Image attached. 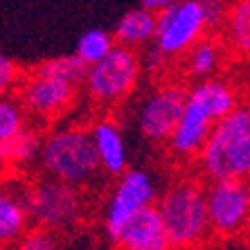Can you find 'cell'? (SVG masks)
<instances>
[{
    "label": "cell",
    "instance_id": "cell-6",
    "mask_svg": "<svg viewBox=\"0 0 250 250\" xmlns=\"http://www.w3.org/2000/svg\"><path fill=\"white\" fill-rule=\"evenodd\" d=\"M25 208L36 226L50 230L68 228L82 214V189L47 176L25 192Z\"/></svg>",
    "mask_w": 250,
    "mask_h": 250
},
{
    "label": "cell",
    "instance_id": "cell-21",
    "mask_svg": "<svg viewBox=\"0 0 250 250\" xmlns=\"http://www.w3.org/2000/svg\"><path fill=\"white\" fill-rule=\"evenodd\" d=\"M113 45H115V39L108 32H104V29H88L86 34H82L79 43H77L75 54L90 65L95 61H99L102 57H106L111 52Z\"/></svg>",
    "mask_w": 250,
    "mask_h": 250
},
{
    "label": "cell",
    "instance_id": "cell-13",
    "mask_svg": "<svg viewBox=\"0 0 250 250\" xmlns=\"http://www.w3.org/2000/svg\"><path fill=\"white\" fill-rule=\"evenodd\" d=\"M90 138H93L95 151L99 158V167L102 174L108 178H117L126 169V146H124L122 131L113 122L111 117H104L93 124L90 128Z\"/></svg>",
    "mask_w": 250,
    "mask_h": 250
},
{
    "label": "cell",
    "instance_id": "cell-24",
    "mask_svg": "<svg viewBox=\"0 0 250 250\" xmlns=\"http://www.w3.org/2000/svg\"><path fill=\"white\" fill-rule=\"evenodd\" d=\"M18 246L23 250H54L59 246V241H57L54 230L36 226L34 230H29V232H25L23 237H21Z\"/></svg>",
    "mask_w": 250,
    "mask_h": 250
},
{
    "label": "cell",
    "instance_id": "cell-5",
    "mask_svg": "<svg viewBox=\"0 0 250 250\" xmlns=\"http://www.w3.org/2000/svg\"><path fill=\"white\" fill-rule=\"evenodd\" d=\"M209 234L232 239L250 230V181L226 178L205 185Z\"/></svg>",
    "mask_w": 250,
    "mask_h": 250
},
{
    "label": "cell",
    "instance_id": "cell-14",
    "mask_svg": "<svg viewBox=\"0 0 250 250\" xmlns=\"http://www.w3.org/2000/svg\"><path fill=\"white\" fill-rule=\"evenodd\" d=\"M187 97L194 99L214 122L239 104L237 90L221 79H198L196 86L187 90Z\"/></svg>",
    "mask_w": 250,
    "mask_h": 250
},
{
    "label": "cell",
    "instance_id": "cell-20",
    "mask_svg": "<svg viewBox=\"0 0 250 250\" xmlns=\"http://www.w3.org/2000/svg\"><path fill=\"white\" fill-rule=\"evenodd\" d=\"M36 72L52 75V77H59V79H65V82L75 83V86H82L83 79H86V72H88V63L82 61L77 54H65V57L47 59V61L39 63L36 65Z\"/></svg>",
    "mask_w": 250,
    "mask_h": 250
},
{
    "label": "cell",
    "instance_id": "cell-3",
    "mask_svg": "<svg viewBox=\"0 0 250 250\" xmlns=\"http://www.w3.org/2000/svg\"><path fill=\"white\" fill-rule=\"evenodd\" d=\"M169 248H194L208 241L209 223L205 208V185L192 178L169 185L156 198Z\"/></svg>",
    "mask_w": 250,
    "mask_h": 250
},
{
    "label": "cell",
    "instance_id": "cell-7",
    "mask_svg": "<svg viewBox=\"0 0 250 250\" xmlns=\"http://www.w3.org/2000/svg\"><path fill=\"white\" fill-rule=\"evenodd\" d=\"M158 187L153 176L145 169H124L117 176L115 189L111 192L104 208V234L108 241H113L117 230L128 216H133L138 209L156 203Z\"/></svg>",
    "mask_w": 250,
    "mask_h": 250
},
{
    "label": "cell",
    "instance_id": "cell-2",
    "mask_svg": "<svg viewBox=\"0 0 250 250\" xmlns=\"http://www.w3.org/2000/svg\"><path fill=\"white\" fill-rule=\"evenodd\" d=\"M39 158L45 176L79 189L90 187L102 178V167L90 138V128L68 126L52 131L45 140H41Z\"/></svg>",
    "mask_w": 250,
    "mask_h": 250
},
{
    "label": "cell",
    "instance_id": "cell-17",
    "mask_svg": "<svg viewBox=\"0 0 250 250\" xmlns=\"http://www.w3.org/2000/svg\"><path fill=\"white\" fill-rule=\"evenodd\" d=\"M221 57H223L221 39H216L214 34L205 32L187 50V72L196 77V79H205V77L214 75V70L221 63Z\"/></svg>",
    "mask_w": 250,
    "mask_h": 250
},
{
    "label": "cell",
    "instance_id": "cell-27",
    "mask_svg": "<svg viewBox=\"0 0 250 250\" xmlns=\"http://www.w3.org/2000/svg\"><path fill=\"white\" fill-rule=\"evenodd\" d=\"M174 2H178V0H142V7H145V9H151V12H160V9L174 5Z\"/></svg>",
    "mask_w": 250,
    "mask_h": 250
},
{
    "label": "cell",
    "instance_id": "cell-23",
    "mask_svg": "<svg viewBox=\"0 0 250 250\" xmlns=\"http://www.w3.org/2000/svg\"><path fill=\"white\" fill-rule=\"evenodd\" d=\"M201 14L205 21V32H219L226 25L228 12H230V0H198Z\"/></svg>",
    "mask_w": 250,
    "mask_h": 250
},
{
    "label": "cell",
    "instance_id": "cell-12",
    "mask_svg": "<svg viewBox=\"0 0 250 250\" xmlns=\"http://www.w3.org/2000/svg\"><path fill=\"white\" fill-rule=\"evenodd\" d=\"M113 246L124 250H165L167 237H165L163 219L158 214L156 203L138 209L133 216H128L117 230Z\"/></svg>",
    "mask_w": 250,
    "mask_h": 250
},
{
    "label": "cell",
    "instance_id": "cell-11",
    "mask_svg": "<svg viewBox=\"0 0 250 250\" xmlns=\"http://www.w3.org/2000/svg\"><path fill=\"white\" fill-rule=\"evenodd\" d=\"M212 124H214V120H212L194 99L187 97L185 108H183L174 131H171L167 138L171 156L181 158V160H192V158H196L198 151L203 149L205 140H208Z\"/></svg>",
    "mask_w": 250,
    "mask_h": 250
},
{
    "label": "cell",
    "instance_id": "cell-1",
    "mask_svg": "<svg viewBox=\"0 0 250 250\" xmlns=\"http://www.w3.org/2000/svg\"><path fill=\"white\" fill-rule=\"evenodd\" d=\"M194 160L205 183L226 178L250 181V104H237L219 117Z\"/></svg>",
    "mask_w": 250,
    "mask_h": 250
},
{
    "label": "cell",
    "instance_id": "cell-15",
    "mask_svg": "<svg viewBox=\"0 0 250 250\" xmlns=\"http://www.w3.org/2000/svg\"><path fill=\"white\" fill-rule=\"evenodd\" d=\"M153 36H156V12L145 9V7L126 12L113 29L115 43L133 47V50L153 43Z\"/></svg>",
    "mask_w": 250,
    "mask_h": 250
},
{
    "label": "cell",
    "instance_id": "cell-9",
    "mask_svg": "<svg viewBox=\"0 0 250 250\" xmlns=\"http://www.w3.org/2000/svg\"><path fill=\"white\" fill-rule=\"evenodd\" d=\"M187 90L181 83H163L142 99L135 111V124L140 135L153 145L167 142L174 131L183 108H185Z\"/></svg>",
    "mask_w": 250,
    "mask_h": 250
},
{
    "label": "cell",
    "instance_id": "cell-26",
    "mask_svg": "<svg viewBox=\"0 0 250 250\" xmlns=\"http://www.w3.org/2000/svg\"><path fill=\"white\" fill-rule=\"evenodd\" d=\"M21 79V72H18V65L14 63L9 57L0 54V95H7Z\"/></svg>",
    "mask_w": 250,
    "mask_h": 250
},
{
    "label": "cell",
    "instance_id": "cell-25",
    "mask_svg": "<svg viewBox=\"0 0 250 250\" xmlns=\"http://www.w3.org/2000/svg\"><path fill=\"white\" fill-rule=\"evenodd\" d=\"M146 47V45H145ZM169 54H165L156 43H149L146 52L140 57V68H145L149 75H163L167 70V63H169Z\"/></svg>",
    "mask_w": 250,
    "mask_h": 250
},
{
    "label": "cell",
    "instance_id": "cell-18",
    "mask_svg": "<svg viewBox=\"0 0 250 250\" xmlns=\"http://www.w3.org/2000/svg\"><path fill=\"white\" fill-rule=\"evenodd\" d=\"M226 36L230 45L250 61V0H232L226 18Z\"/></svg>",
    "mask_w": 250,
    "mask_h": 250
},
{
    "label": "cell",
    "instance_id": "cell-10",
    "mask_svg": "<svg viewBox=\"0 0 250 250\" xmlns=\"http://www.w3.org/2000/svg\"><path fill=\"white\" fill-rule=\"evenodd\" d=\"M77 99V86L75 83L59 79L52 75L36 72L29 75L21 86V106L25 113L41 120H52L65 113Z\"/></svg>",
    "mask_w": 250,
    "mask_h": 250
},
{
    "label": "cell",
    "instance_id": "cell-16",
    "mask_svg": "<svg viewBox=\"0 0 250 250\" xmlns=\"http://www.w3.org/2000/svg\"><path fill=\"white\" fill-rule=\"evenodd\" d=\"M29 226L25 208V194L21 196L12 189H0V248L21 241Z\"/></svg>",
    "mask_w": 250,
    "mask_h": 250
},
{
    "label": "cell",
    "instance_id": "cell-19",
    "mask_svg": "<svg viewBox=\"0 0 250 250\" xmlns=\"http://www.w3.org/2000/svg\"><path fill=\"white\" fill-rule=\"evenodd\" d=\"M39 149H41L39 133L23 126L18 133L0 140V165H25L39 156Z\"/></svg>",
    "mask_w": 250,
    "mask_h": 250
},
{
    "label": "cell",
    "instance_id": "cell-4",
    "mask_svg": "<svg viewBox=\"0 0 250 250\" xmlns=\"http://www.w3.org/2000/svg\"><path fill=\"white\" fill-rule=\"evenodd\" d=\"M140 72H142L140 54L133 47L115 43L106 57L88 65L83 86H86L88 97L95 104L115 106L135 90L140 82Z\"/></svg>",
    "mask_w": 250,
    "mask_h": 250
},
{
    "label": "cell",
    "instance_id": "cell-8",
    "mask_svg": "<svg viewBox=\"0 0 250 250\" xmlns=\"http://www.w3.org/2000/svg\"><path fill=\"white\" fill-rule=\"evenodd\" d=\"M205 34V21L198 0H178L156 12V43L165 54H185Z\"/></svg>",
    "mask_w": 250,
    "mask_h": 250
},
{
    "label": "cell",
    "instance_id": "cell-22",
    "mask_svg": "<svg viewBox=\"0 0 250 250\" xmlns=\"http://www.w3.org/2000/svg\"><path fill=\"white\" fill-rule=\"evenodd\" d=\"M25 108L14 99L0 95V140L18 133L25 126Z\"/></svg>",
    "mask_w": 250,
    "mask_h": 250
}]
</instances>
